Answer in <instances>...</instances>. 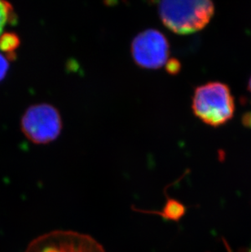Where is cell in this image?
I'll return each mask as SVG.
<instances>
[{
  "label": "cell",
  "instance_id": "cell-1",
  "mask_svg": "<svg viewBox=\"0 0 251 252\" xmlns=\"http://www.w3.org/2000/svg\"><path fill=\"white\" fill-rule=\"evenodd\" d=\"M215 13L212 0H160L159 16L170 31L189 34L201 31Z\"/></svg>",
  "mask_w": 251,
  "mask_h": 252
},
{
  "label": "cell",
  "instance_id": "cell-2",
  "mask_svg": "<svg viewBox=\"0 0 251 252\" xmlns=\"http://www.w3.org/2000/svg\"><path fill=\"white\" fill-rule=\"evenodd\" d=\"M192 111L209 126H223L232 119L235 101L229 87L220 82H210L195 89Z\"/></svg>",
  "mask_w": 251,
  "mask_h": 252
},
{
  "label": "cell",
  "instance_id": "cell-3",
  "mask_svg": "<svg viewBox=\"0 0 251 252\" xmlns=\"http://www.w3.org/2000/svg\"><path fill=\"white\" fill-rule=\"evenodd\" d=\"M22 130L31 142L45 145L58 138L62 120L57 109L48 104L32 105L22 119Z\"/></svg>",
  "mask_w": 251,
  "mask_h": 252
},
{
  "label": "cell",
  "instance_id": "cell-4",
  "mask_svg": "<svg viewBox=\"0 0 251 252\" xmlns=\"http://www.w3.org/2000/svg\"><path fill=\"white\" fill-rule=\"evenodd\" d=\"M26 252H105L95 238L75 231H53L31 243Z\"/></svg>",
  "mask_w": 251,
  "mask_h": 252
},
{
  "label": "cell",
  "instance_id": "cell-5",
  "mask_svg": "<svg viewBox=\"0 0 251 252\" xmlns=\"http://www.w3.org/2000/svg\"><path fill=\"white\" fill-rule=\"evenodd\" d=\"M131 54L135 64L143 69H159L168 61L170 44L161 32L149 29L133 39Z\"/></svg>",
  "mask_w": 251,
  "mask_h": 252
},
{
  "label": "cell",
  "instance_id": "cell-6",
  "mask_svg": "<svg viewBox=\"0 0 251 252\" xmlns=\"http://www.w3.org/2000/svg\"><path fill=\"white\" fill-rule=\"evenodd\" d=\"M163 208L161 212H152V213H157L163 217L164 219L177 221L185 214L186 211L185 206L175 199H167Z\"/></svg>",
  "mask_w": 251,
  "mask_h": 252
},
{
  "label": "cell",
  "instance_id": "cell-7",
  "mask_svg": "<svg viewBox=\"0 0 251 252\" xmlns=\"http://www.w3.org/2000/svg\"><path fill=\"white\" fill-rule=\"evenodd\" d=\"M20 45V39L13 33H4L0 36V52L4 53L8 59L15 57V52Z\"/></svg>",
  "mask_w": 251,
  "mask_h": 252
},
{
  "label": "cell",
  "instance_id": "cell-8",
  "mask_svg": "<svg viewBox=\"0 0 251 252\" xmlns=\"http://www.w3.org/2000/svg\"><path fill=\"white\" fill-rule=\"evenodd\" d=\"M17 16L12 5L6 0H0V35L7 25L14 24Z\"/></svg>",
  "mask_w": 251,
  "mask_h": 252
},
{
  "label": "cell",
  "instance_id": "cell-9",
  "mask_svg": "<svg viewBox=\"0 0 251 252\" xmlns=\"http://www.w3.org/2000/svg\"><path fill=\"white\" fill-rule=\"evenodd\" d=\"M165 65H166V71L171 74H177L181 69V64L179 62V60L176 58L168 59Z\"/></svg>",
  "mask_w": 251,
  "mask_h": 252
},
{
  "label": "cell",
  "instance_id": "cell-10",
  "mask_svg": "<svg viewBox=\"0 0 251 252\" xmlns=\"http://www.w3.org/2000/svg\"><path fill=\"white\" fill-rule=\"evenodd\" d=\"M8 69H9L8 58L6 56L2 55V53H0V82L2 81L7 75Z\"/></svg>",
  "mask_w": 251,
  "mask_h": 252
},
{
  "label": "cell",
  "instance_id": "cell-11",
  "mask_svg": "<svg viewBox=\"0 0 251 252\" xmlns=\"http://www.w3.org/2000/svg\"><path fill=\"white\" fill-rule=\"evenodd\" d=\"M244 124L249 126H251V114H249L247 116L244 117Z\"/></svg>",
  "mask_w": 251,
  "mask_h": 252
},
{
  "label": "cell",
  "instance_id": "cell-12",
  "mask_svg": "<svg viewBox=\"0 0 251 252\" xmlns=\"http://www.w3.org/2000/svg\"><path fill=\"white\" fill-rule=\"evenodd\" d=\"M248 89H249V91L251 93V77L249 80V84H248Z\"/></svg>",
  "mask_w": 251,
  "mask_h": 252
}]
</instances>
